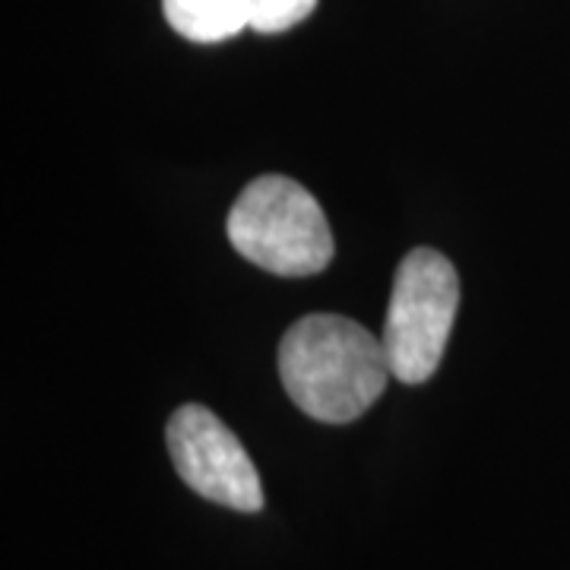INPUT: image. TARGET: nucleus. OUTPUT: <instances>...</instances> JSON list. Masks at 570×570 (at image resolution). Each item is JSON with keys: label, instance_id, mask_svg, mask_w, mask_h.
Returning a JSON list of instances; mask_svg holds the SVG:
<instances>
[{"label": "nucleus", "instance_id": "nucleus-6", "mask_svg": "<svg viewBox=\"0 0 570 570\" xmlns=\"http://www.w3.org/2000/svg\"><path fill=\"white\" fill-rule=\"evenodd\" d=\"M314 7L317 0H247L250 29L264 36H276L305 22L314 13Z\"/></svg>", "mask_w": 570, "mask_h": 570}, {"label": "nucleus", "instance_id": "nucleus-5", "mask_svg": "<svg viewBox=\"0 0 570 570\" xmlns=\"http://www.w3.org/2000/svg\"><path fill=\"white\" fill-rule=\"evenodd\" d=\"M165 20L181 39L213 45L250 29L247 0H163Z\"/></svg>", "mask_w": 570, "mask_h": 570}, {"label": "nucleus", "instance_id": "nucleus-2", "mask_svg": "<svg viewBox=\"0 0 570 570\" xmlns=\"http://www.w3.org/2000/svg\"><path fill=\"white\" fill-rule=\"evenodd\" d=\"M232 247L276 276H314L333 261V232L321 204L298 181L266 175L242 190L228 213Z\"/></svg>", "mask_w": 570, "mask_h": 570}, {"label": "nucleus", "instance_id": "nucleus-3", "mask_svg": "<svg viewBox=\"0 0 570 570\" xmlns=\"http://www.w3.org/2000/svg\"><path fill=\"white\" fill-rule=\"evenodd\" d=\"M460 307V279L444 254L419 247L396 269L384 348L390 371L403 384H425L448 348Z\"/></svg>", "mask_w": 570, "mask_h": 570}, {"label": "nucleus", "instance_id": "nucleus-4", "mask_svg": "<svg viewBox=\"0 0 570 570\" xmlns=\"http://www.w3.org/2000/svg\"><path fill=\"white\" fill-rule=\"evenodd\" d=\"M168 453L181 482L200 498L223 508L257 513L264 508V489L245 444L228 431L216 412L204 406H181L168 419Z\"/></svg>", "mask_w": 570, "mask_h": 570}, {"label": "nucleus", "instance_id": "nucleus-1", "mask_svg": "<svg viewBox=\"0 0 570 570\" xmlns=\"http://www.w3.org/2000/svg\"><path fill=\"white\" fill-rule=\"evenodd\" d=\"M279 377L305 415L348 425L381 400L393 371L384 340L352 317L307 314L279 343Z\"/></svg>", "mask_w": 570, "mask_h": 570}]
</instances>
